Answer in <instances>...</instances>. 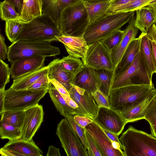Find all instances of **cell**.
Returning a JSON list of instances; mask_svg holds the SVG:
<instances>
[{
  "label": "cell",
  "mask_w": 156,
  "mask_h": 156,
  "mask_svg": "<svg viewBox=\"0 0 156 156\" xmlns=\"http://www.w3.org/2000/svg\"><path fill=\"white\" fill-rule=\"evenodd\" d=\"M74 85L93 94L101 86L96 70L85 66L75 75Z\"/></svg>",
  "instance_id": "16"
},
{
  "label": "cell",
  "mask_w": 156,
  "mask_h": 156,
  "mask_svg": "<svg viewBox=\"0 0 156 156\" xmlns=\"http://www.w3.org/2000/svg\"><path fill=\"white\" fill-rule=\"evenodd\" d=\"M147 35L150 43L156 73V26L155 23L149 29Z\"/></svg>",
  "instance_id": "41"
},
{
  "label": "cell",
  "mask_w": 156,
  "mask_h": 156,
  "mask_svg": "<svg viewBox=\"0 0 156 156\" xmlns=\"http://www.w3.org/2000/svg\"><path fill=\"white\" fill-rule=\"evenodd\" d=\"M111 1L94 3L83 2L90 23L107 13Z\"/></svg>",
  "instance_id": "29"
},
{
  "label": "cell",
  "mask_w": 156,
  "mask_h": 156,
  "mask_svg": "<svg viewBox=\"0 0 156 156\" xmlns=\"http://www.w3.org/2000/svg\"><path fill=\"white\" fill-rule=\"evenodd\" d=\"M50 42L41 41L18 40L8 47L7 58L11 64L17 59L35 55L46 57L54 56L60 54L59 48Z\"/></svg>",
  "instance_id": "6"
},
{
  "label": "cell",
  "mask_w": 156,
  "mask_h": 156,
  "mask_svg": "<svg viewBox=\"0 0 156 156\" xmlns=\"http://www.w3.org/2000/svg\"><path fill=\"white\" fill-rule=\"evenodd\" d=\"M25 116L21 128V138L27 140H32L43 121L44 112L42 105L38 104L25 110Z\"/></svg>",
  "instance_id": "13"
},
{
  "label": "cell",
  "mask_w": 156,
  "mask_h": 156,
  "mask_svg": "<svg viewBox=\"0 0 156 156\" xmlns=\"http://www.w3.org/2000/svg\"><path fill=\"white\" fill-rule=\"evenodd\" d=\"M139 51L140 39L138 37L133 39L129 44L113 71L112 81L116 75L123 72L132 63Z\"/></svg>",
  "instance_id": "21"
},
{
  "label": "cell",
  "mask_w": 156,
  "mask_h": 156,
  "mask_svg": "<svg viewBox=\"0 0 156 156\" xmlns=\"http://www.w3.org/2000/svg\"><path fill=\"white\" fill-rule=\"evenodd\" d=\"M46 57L41 55L22 58L12 63L10 67L12 78L15 79L44 66Z\"/></svg>",
  "instance_id": "15"
},
{
  "label": "cell",
  "mask_w": 156,
  "mask_h": 156,
  "mask_svg": "<svg viewBox=\"0 0 156 156\" xmlns=\"http://www.w3.org/2000/svg\"><path fill=\"white\" fill-rule=\"evenodd\" d=\"M73 118L76 123L83 128H85L93 121L88 118L78 115H75Z\"/></svg>",
  "instance_id": "45"
},
{
  "label": "cell",
  "mask_w": 156,
  "mask_h": 156,
  "mask_svg": "<svg viewBox=\"0 0 156 156\" xmlns=\"http://www.w3.org/2000/svg\"><path fill=\"white\" fill-rule=\"evenodd\" d=\"M46 156H60L61 154L59 151V149L55 147L54 146L51 145L49 146Z\"/></svg>",
  "instance_id": "51"
},
{
  "label": "cell",
  "mask_w": 156,
  "mask_h": 156,
  "mask_svg": "<svg viewBox=\"0 0 156 156\" xmlns=\"http://www.w3.org/2000/svg\"><path fill=\"white\" fill-rule=\"evenodd\" d=\"M8 50L5 39L1 33L0 34V60H4L7 57Z\"/></svg>",
  "instance_id": "46"
},
{
  "label": "cell",
  "mask_w": 156,
  "mask_h": 156,
  "mask_svg": "<svg viewBox=\"0 0 156 156\" xmlns=\"http://www.w3.org/2000/svg\"><path fill=\"white\" fill-rule=\"evenodd\" d=\"M48 89L16 90L11 87L5 90L3 111L24 110L38 104Z\"/></svg>",
  "instance_id": "8"
},
{
  "label": "cell",
  "mask_w": 156,
  "mask_h": 156,
  "mask_svg": "<svg viewBox=\"0 0 156 156\" xmlns=\"http://www.w3.org/2000/svg\"><path fill=\"white\" fill-rule=\"evenodd\" d=\"M144 119L150 124L151 135L156 138V96L146 108Z\"/></svg>",
  "instance_id": "34"
},
{
  "label": "cell",
  "mask_w": 156,
  "mask_h": 156,
  "mask_svg": "<svg viewBox=\"0 0 156 156\" xmlns=\"http://www.w3.org/2000/svg\"><path fill=\"white\" fill-rule=\"evenodd\" d=\"M105 133L112 141L118 142L122 145L119 139V135L108 130L102 129Z\"/></svg>",
  "instance_id": "53"
},
{
  "label": "cell",
  "mask_w": 156,
  "mask_h": 156,
  "mask_svg": "<svg viewBox=\"0 0 156 156\" xmlns=\"http://www.w3.org/2000/svg\"><path fill=\"white\" fill-rule=\"evenodd\" d=\"M62 96L66 100L67 104L70 107L76 110L78 106L76 102L70 96L61 94Z\"/></svg>",
  "instance_id": "52"
},
{
  "label": "cell",
  "mask_w": 156,
  "mask_h": 156,
  "mask_svg": "<svg viewBox=\"0 0 156 156\" xmlns=\"http://www.w3.org/2000/svg\"><path fill=\"white\" fill-rule=\"evenodd\" d=\"M154 88V86L136 85L111 90L110 107L119 112L130 109L143 101Z\"/></svg>",
  "instance_id": "5"
},
{
  "label": "cell",
  "mask_w": 156,
  "mask_h": 156,
  "mask_svg": "<svg viewBox=\"0 0 156 156\" xmlns=\"http://www.w3.org/2000/svg\"><path fill=\"white\" fill-rule=\"evenodd\" d=\"M96 70L101 84L99 90L109 99L111 91L113 71L104 69Z\"/></svg>",
  "instance_id": "31"
},
{
  "label": "cell",
  "mask_w": 156,
  "mask_h": 156,
  "mask_svg": "<svg viewBox=\"0 0 156 156\" xmlns=\"http://www.w3.org/2000/svg\"><path fill=\"white\" fill-rule=\"evenodd\" d=\"M89 23L83 2L79 1L62 11L57 24L61 35L83 37Z\"/></svg>",
  "instance_id": "2"
},
{
  "label": "cell",
  "mask_w": 156,
  "mask_h": 156,
  "mask_svg": "<svg viewBox=\"0 0 156 156\" xmlns=\"http://www.w3.org/2000/svg\"><path fill=\"white\" fill-rule=\"evenodd\" d=\"M140 39V52L152 80L153 74L155 73L150 43L147 33L142 32L139 37Z\"/></svg>",
  "instance_id": "28"
},
{
  "label": "cell",
  "mask_w": 156,
  "mask_h": 156,
  "mask_svg": "<svg viewBox=\"0 0 156 156\" xmlns=\"http://www.w3.org/2000/svg\"><path fill=\"white\" fill-rule=\"evenodd\" d=\"M58 41L62 43L69 55L83 58L85 56L88 45L83 37L61 35L56 37Z\"/></svg>",
  "instance_id": "18"
},
{
  "label": "cell",
  "mask_w": 156,
  "mask_h": 156,
  "mask_svg": "<svg viewBox=\"0 0 156 156\" xmlns=\"http://www.w3.org/2000/svg\"><path fill=\"white\" fill-rule=\"evenodd\" d=\"M60 63L66 71L76 75L84 66L83 62L79 58L69 55L59 59Z\"/></svg>",
  "instance_id": "32"
},
{
  "label": "cell",
  "mask_w": 156,
  "mask_h": 156,
  "mask_svg": "<svg viewBox=\"0 0 156 156\" xmlns=\"http://www.w3.org/2000/svg\"><path fill=\"white\" fill-rule=\"evenodd\" d=\"M70 97L78 105L76 109L77 115L85 116L94 120L97 116L99 107L93 94L85 90L73 85L68 91Z\"/></svg>",
  "instance_id": "11"
},
{
  "label": "cell",
  "mask_w": 156,
  "mask_h": 156,
  "mask_svg": "<svg viewBox=\"0 0 156 156\" xmlns=\"http://www.w3.org/2000/svg\"><path fill=\"white\" fill-rule=\"evenodd\" d=\"M84 134L87 145L88 156H104L93 137L85 129Z\"/></svg>",
  "instance_id": "39"
},
{
  "label": "cell",
  "mask_w": 156,
  "mask_h": 156,
  "mask_svg": "<svg viewBox=\"0 0 156 156\" xmlns=\"http://www.w3.org/2000/svg\"><path fill=\"white\" fill-rule=\"evenodd\" d=\"M10 2L14 7L16 12L20 15L22 11L24 0H4Z\"/></svg>",
  "instance_id": "49"
},
{
  "label": "cell",
  "mask_w": 156,
  "mask_h": 156,
  "mask_svg": "<svg viewBox=\"0 0 156 156\" xmlns=\"http://www.w3.org/2000/svg\"><path fill=\"white\" fill-rule=\"evenodd\" d=\"M48 67L44 66L39 69L14 79L10 87L14 90L27 89L38 79L48 74Z\"/></svg>",
  "instance_id": "24"
},
{
  "label": "cell",
  "mask_w": 156,
  "mask_h": 156,
  "mask_svg": "<svg viewBox=\"0 0 156 156\" xmlns=\"http://www.w3.org/2000/svg\"><path fill=\"white\" fill-rule=\"evenodd\" d=\"M135 11L106 13L89 24L83 37L88 45L101 41L128 22Z\"/></svg>",
  "instance_id": "1"
},
{
  "label": "cell",
  "mask_w": 156,
  "mask_h": 156,
  "mask_svg": "<svg viewBox=\"0 0 156 156\" xmlns=\"http://www.w3.org/2000/svg\"><path fill=\"white\" fill-rule=\"evenodd\" d=\"M93 95L94 100L98 106L110 107L109 99L107 98L99 90L95 92Z\"/></svg>",
  "instance_id": "44"
},
{
  "label": "cell",
  "mask_w": 156,
  "mask_h": 156,
  "mask_svg": "<svg viewBox=\"0 0 156 156\" xmlns=\"http://www.w3.org/2000/svg\"><path fill=\"white\" fill-rule=\"evenodd\" d=\"M112 0H78L79 1H81L83 2H87L90 3H94L111 1Z\"/></svg>",
  "instance_id": "56"
},
{
  "label": "cell",
  "mask_w": 156,
  "mask_h": 156,
  "mask_svg": "<svg viewBox=\"0 0 156 156\" xmlns=\"http://www.w3.org/2000/svg\"><path fill=\"white\" fill-rule=\"evenodd\" d=\"M50 83L49 79L47 74L38 79L27 89L38 90L44 88L48 89Z\"/></svg>",
  "instance_id": "43"
},
{
  "label": "cell",
  "mask_w": 156,
  "mask_h": 156,
  "mask_svg": "<svg viewBox=\"0 0 156 156\" xmlns=\"http://www.w3.org/2000/svg\"><path fill=\"white\" fill-rule=\"evenodd\" d=\"M74 115L66 118L71 126L80 138L84 147L87 149V145L84 134L85 128H83L75 122L73 117Z\"/></svg>",
  "instance_id": "42"
},
{
  "label": "cell",
  "mask_w": 156,
  "mask_h": 156,
  "mask_svg": "<svg viewBox=\"0 0 156 156\" xmlns=\"http://www.w3.org/2000/svg\"><path fill=\"white\" fill-rule=\"evenodd\" d=\"M4 147L12 150L23 156H42L43 152L32 140L22 139L9 140Z\"/></svg>",
  "instance_id": "20"
},
{
  "label": "cell",
  "mask_w": 156,
  "mask_h": 156,
  "mask_svg": "<svg viewBox=\"0 0 156 156\" xmlns=\"http://www.w3.org/2000/svg\"><path fill=\"white\" fill-rule=\"evenodd\" d=\"M135 17L133 15L124 30L122 38L117 46L111 52V58L114 69L121 59L131 41L136 38L139 30L134 25Z\"/></svg>",
  "instance_id": "17"
},
{
  "label": "cell",
  "mask_w": 156,
  "mask_h": 156,
  "mask_svg": "<svg viewBox=\"0 0 156 156\" xmlns=\"http://www.w3.org/2000/svg\"><path fill=\"white\" fill-rule=\"evenodd\" d=\"M42 0H24L21 14L16 20L27 23L42 15Z\"/></svg>",
  "instance_id": "25"
},
{
  "label": "cell",
  "mask_w": 156,
  "mask_h": 156,
  "mask_svg": "<svg viewBox=\"0 0 156 156\" xmlns=\"http://www.w3.org/2000/svg\"><path fill=\"white\" fill-rule=\"evenodd\" d=\"M124 33V30H121L120 29L115 31L105 38L100 41L111 52L120 42Z\"/></svg>",
  "instance_id": "37"
},
{
  "label": "cell",
  "mask_w": 156,
  "mask_h": 156,
  "mask_svg": "<svg viewBox=\"0 0 156 156\" xmlns=\"http://www.w3.org/2000/svg\"><path fill=\"white\" fill-rule=\"evenodd\" d=\"M5 89H0V114L3 112L4 98L5 95Z\"/></svg>",
  "instance_id": "54"
},
{
  "label": "cell",
  "mask_w": 156,
  "mask_h": 156,
  "mask_svg": "<svg viewBox=\"0 0 156 156\" xmlns=\"http://www.w3.org/2000/svg\"><path fill=\"white\" fill-rule=\"evenodd\" d=\"M61 35L56 23L49 16L42 14L27 23L16 41L25 40L47 41H58L56 37Z\"/></svg>",
  "instance_id": "4"
},
{
  "label": "cell",
  "mask_w": 156,
  "mask_h": 156,
  "mask_svg": "<svg viewBox=\"0 0 156 156\" xmlns=\"http://www.w3.org/2000/svg\"><path fill=\"white\" fill-rule=\"evenodd\" d=\"M59 58H56L48 65L49 79H55L62 84L68 91L74 85L75 75L65 69L61 65Z\"/></svg>",
  "instance_id": "19"
},
{
  "label": "cell",
  "mask_w": 156,
  "mask_h": 156,
  "mask_svg": "<svg viewBox=\"0 0 156 156\" xmlns=\"http://www.w3.org/2000/svg\"><path fill=\"white\" fill-rule=\"evenodd\" d=\"M51 82L60 93L70 96L66 88L60 82L55 79H49Z\"/></svg>",
  "instance_id": "47"
},
{
  "label": "cell",
  "mask_w": 156,
  "mask_h": 156,
  "mask_svg": "<svg viewBox=\"0 0 156 156\" xmlns=\"http://www.w3.org/2000/svg\"><path fill=\"white\" fill-rule=\"evenodd\" d=\"M0 154L2 156H23L21 154L4 147L1 148Z\"/></svg>",
  "instance_id": "50"
},
{
  "label": "cell",
  "mask_w": 156,
  "mask_h": 156,
  "mask_svg": "<svg viewBox=\"0 0 156 156\" xmlns=\"http://www.w3.org/2000/svg\"><path fill=\"white\" fill-rule=\"evenodd\" d=\"M150 0H133L116 8L110 13L135 11L137 9L146 6Z\"/></svg>",
  "instance_id": "38"
},
{
  "label": "cell",
  "mask_w": 156,
  "mask_h": 156,
  "mask_svg": "<svg viewBox=\"0 0 156 156\" xmlns=\"http://www.w3.org/2000/svg\"><path fill=\"white\" fill-rule=\"evenodd\" d=\"M147 6L149 7L153 12L156 20V2L148 5Z\"/></svg>",
  "instance_id": "55"
},
{
  "label": "cell",
  "mask_w": 156,
  "mask_h": 156,
  "mask_svg": "<svg viewBox=\"0 0 156 156\" xmlns=\"http://www.w3.org/2000/svg\"><path fill=\"white\" fill-rule=\"evenodd\" d=\"M136 85L154 86L140 51L132 63L114 78L111 90Z\"/></svg>",
  "instance_id": "7"
},
{
  "label": "cell",
  "mask_w": 156,
  "mask_h": 156,
  "mask_svg": "<svg viewBox=\"0 0 156 156\" xmlns=\"http://www.w3.org/2000/svg\"><path fill=\"white\" fill-rule=\"evenodd\" d=\"M135 11V26L142 32L147 33L152 26L156 23L153 12L147 6L141 8Z\"/></svg>",
  "instance_id": "27"
},
{
  "label": "cell",
  "mask_w": 156,
  "mask_h": 156,
  "mask_svg": "<svg viewBox=\"0 0 156 156\" xmlns=\"http://www.w3.org/2000/svg\"><path fill=\"white\" fill-rule=\"evenodd\" d=\"M124 156H156V138L132 126L119 139Z\"/></svg>",
  "instance_id": "3"
},
{
  "label": "cell",
  "mask_w": 156,
  "mask_h": 156,
  "mask_svg": "<svg viewBox=\"0 0 156 156\" xmlns=\"http://www.w3.org/2000/svg\"><path fill=\"white\" fill-rule=\"evenodd\" d=\"M10 75L11 69L8 64L0 60V89H5V85L9 82Z\"/></svg>",
  "instance_id": "40"
},
{
  "label": "cell",
  "mask_w": 156,
  "mask_h": 156,
  "mask_svg": "<svg viewBox=\"0 0 156 156\" xmlns=\"http://www.w3.org/2000/svg\"><path fill=\"white\" fill-rule=\"evenodd\" d=\"M85 129L93 137L104 156H124L122 150L113 147L112 141L94 121L87 126Z\"/></svg>",
  "instance_id": "14"
},
{
  "label": "cell",
  "mask_w": 156,
  "mask_h": 156,
  "mask_svg": "<svg viewBox=\"0 0 156 156\" xmlns=\"http://www.w3.org/2000/svg\"><path fill=\"white\" fill-rule=\"evenodd\" d=\"M56 134L68 156H88L87 150L66 118L58 123Z\"/></svg>",
  "instance_id": "9"
},
{
  "label": "cell",
  "mask_w": 156,
  "mask_h": 156,
  "mask_svg": "<svg viewBox=\"0 0 156 156\" xmlns=\"http://www.w3.org/2000/svg\"><path fill=\"white\" fill-rule=\"evenodd\" d=\"M155 2H156V0H151L148 2L147 6L148 4H153Z\"/></svg>",
  "instance_id": "57"
},
{
  "label": "cell",
  "mask_w": 156,
  "mask_h": 156,
  "mask_svg": "<svg viewBox=\"0 0 156 156\" xmlns=\"http://www.w3.org/2000/svg\"><path fill=\"white\" fill-rule=\"evenodd\" d=\"M0 17L5 21L11 20H16L19 17L13 5L10 2L4 1L0 4Z\"/></svg>",
  "instance_id": "36"
},
{
  "label": "cell",
  "mask_w": 156,
  "mask_h": 156,
  "mask_svg": "<svg viewBox=\"0 0 156 156\" xmlns=\"http://www.w3.org/2000/svg\"><path fill=\"white\" fill-rule=\"evenodd\" d=\"M48 92L55 108L61 115L65 118L77 115L76 110L68 105L61 94L51 82Z\"/></svg>",
  "instance_id": "26"
},
{
  "label": "cell",
  "mask_w": 156,
  "mask_h": 156,
  "mask_svg": "<svg viewBox=\"0 0 156 156\" xmlns=\"http://www.w3.org/2000/svg\"><path fill=\"white\" fill-rule=\"evenodd\" d=\"M156 96V88H154L146 98L138 105L130 109L119 112L126 123L144 119L146 108Z\"/></svg>",
  "instance_id": "23"
},
{
  "label": "cell",
  "mask_w": 156,
  "mask_h": 156,
  "mask_svg": "<svg viewBox=\"0 0 156 156\" xmlns=\"http://www.w3.org/2000/svg\"><path fill=\"white\" fill-rule=\"evenodd\" d=\"M0 115V122L21 129L25 118V110H6Z\"/></svg>",
  "instance_id": "30"
},
{
  "label": "cell",
  "mask_w": 156,
  "mask_h": 156,
  "mask_svg": "<svg viewBox=\"0 0 156 156\" xmlns=\"http://www.w3.org/2000/svg\"><path fill=\"white\" fill-rule=\"evenodd\" d=\"M82 59L84 66L95 69L113 71L114 69L111 51L100 41L88 45L86 54Z\"/></svg>",
  "instance_id": "10"
},
{
  "label": "cell",
  "mask_w": 156,
  "mask_h": 156,
  "mask_svg": "<svg viewBox=\"0 0 156 156\" xmlns=\"http://www.w3.org/2000/svg\"><path fill=\"white\" fill-rule=\"evenodd\" d=\"M133 0H112L107 13H110L116 8L128 3Z\"/></svg>",
  "instance_id": "48"
},
{
  "label": "cell",
  "mask_w": 156,
  "mask_h": 156,
  "mask_svg": "<svg viewBox=\"0 0 156 156\" xmlns=\"http://www.w3.org/2000/svg\"><path fill=\"white\" fill-rule=\"evenodd\" d=\"M93 121L102 129L119 136L127 123L120 113L111 107H99L97 115Z\"/></svg>",
  "instance_id": "12"
},
{
  "label": "cell",
  "mask_w": 156,
  "mask_h": 156,
  "mask_svg": "<svg viewBox=\"0 0 156 156\" xmlns=\"http://www.w3.org/2000/svg\"><path fill=\"white\" fill-rule=\"evenodd\" d=\"M78 0H42V14L50 17L57 24L62 11Z\"/></svg>",
  "instance_id": "22"
},
{
  "label": "cell",
  "mask_w": 156,
  "mask_h": 156,
  "mask_svg": "<svg viewBox=\"0 0 156 156\" xmlns=\"http://www.w3.org/2000/svg\"><path fill=\"white\" fill-rule=\"evenodd\" d=\"M23 26V23L16 20H11L5 21V34L8 40L12 43L16 41Z\"/></svg>",
  "instance_id": "35"
},
{
  "label": "cell",
  "mask_w": 156,
  "mask_h": 156,
  "mask_svg": "<svg viewBox=\"0 0 156 156\" xmlns=\"http://www.w3.org/2000/svg\"><path fill=\"white\" fill-rule=\"evenodd\" d=\"M0 136L2 139L13 140L21 138V129L0 122Z\"/></svg>",
  "instance_id": "33"
}]
</instances>
